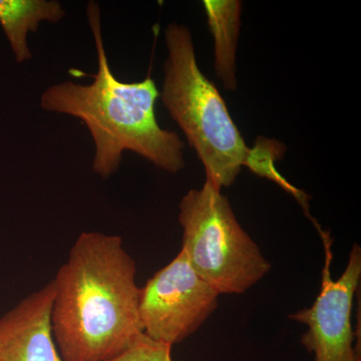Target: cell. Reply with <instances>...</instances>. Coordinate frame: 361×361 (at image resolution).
<instances>
[{
    "instance_id": "6da1fadb",
    "label": "cell",
    "mask_w": 361,
    "mask_h": 361,
    "mask_svg": "<svg viewBox=\"0 0 361 361\" xmlns=\"http://www.w3.org/2000/svg\"><path fill=\"white\" fill-rule=\"evenodd\" d=\"M135 273L120 236H78L52 280V334L63 360H110L144 334Z\"/></svg>"
},
{
    "instance_id": "7a4b0ae2",
    "label": "cell",
    "mask_w": 361,
    "mask_h": 361,
    "mask_svg": "<svg viewBox=\"0 0 361 361\" xmlns=\"http://www.w3.org/2000/svg\"><path fill=\"white\" fill-rule=\"evenodd\" d=\"M87 18L97 56L94 82L80 85L66 80L51 85L40 97L44 111L80 118L94 140L92 169L108 179L122 163L123 152L130 151L168 173L185 166L184 142L175 132L161 129L156 116L160 92L153 78L123 82L116 78L109 63L102 32L101 7L87 6Z\"/></svg>"
},
{
    "instance_id": "3957f363",
    "label": "cell",
    "mask_w": 361,
    "mask_h": 361,
    "mask_svg": "<svg viewBox=\"0 0 361 361\" xmlns=\"http://www.w3.org/2000/svg\"><path fill=\"white\" fill-rule=\"evenodd\" d=\"M165 39L164 106L200 158L206 180L221 190L231 186L242 167L253 165L255 148L247 146L217 87L199 68L189 28L170 23Z\"/></svg>"
},
{
    "instance_id": "277c9868",
    "label": "cell",
    "mask_w": 361,
    "mask_h": 361,
    "mask_svg": "<svg viewBox=\"0 0 361 361\" xmlns=\"http://www.w3.org/2000/svg\"><path fill=\"white\" fill-rule=\"evenodd\" d=\"M182 250L219 294H242L269 273V261L235 217L220 188L205 180L180 202Z\"/></svg>"
},
{
    "instance_id": "5b68a950",
    "label": "cell",
    "mask_w": 361,
    "mask_h": 361,
    "mask_svg": "<svg viewBox=\"0 0 361 361\" xmlns=\"http://www.w3.org/2000/svg\"><path fill=\"white\" fill-rule=\"evenodd\" d=\"M219 295L180 250L140 290L142 331L153 341L172 346L180 343L210 317Z\"/></svg>"
},
{
    "instance_id": "8992f818",
    "label": "cell",
    "mask_w": 361,
    "mask_h": 361,
    "mask_svg": "<svg viewBox=\"0 0 361 361\" xmlns=\"http://www.w3.org/2000/svg\"><path fill=\"white\" fill-rule=\"evenodd\" d=\"M319 233L326 249L322 289L311 307L296 311L290 319L307 326L301 344L314 355V361H355L361 353L353 345L351 312L361 278V248L353 245L345 269L334 280L330 274L331 241L326 233Z\"/></svg>"
},
{
    "instance_id": "52a82bcc",
    "label": "cell",
    "mask_w": 361,
    "mask_h": 361,
    "mask_svg": "<svg viewBox=\"0 0 361 361\" xmlns=\"http://www.w3.org/2000/svg\"><path fill=\"white\" fill-rule=\"evenodd\" d=\"M54 295L51 281L0 318V361H65L52 334Z\"/></svg>"
},
{
    "instance_id": "ba28073f",
    "label": "cell",
    "mask_w": 361,
    "mask_h": 361,
    "mask_svg": "<svg viewBox=\"0 0 361 361\" xmlns=\"http://www.w3.org/2000/svg\"><path fill=\"white\" fill-rule=\"evenodd\" d=\"M66 11L56 0H0V25L18 63L32 59L28 35L44 21L58 23Z\"/></svg>"
},
{
    "instance_id": "9c48e42d",
    "label": "cell",
    "mask_w": 361,
    "mask_h": 361,
    "mask_svg": "<svg viewBox=\"0 0 361 361\" xmlns=\"http://www.w3.org/2000/svg\"><path fill=\"white\" fill-rule=\"evenodd\" d=\"M214 39V58L218 78L225 89H237L236 54L241 26L242 2L205 0L203 2Z\"/></svg>"
},
{
    "instance_id": "30bf717a",
    "label": "cell",
    "mask_w": 361,
    "mask_h": 361,
    "mask_svg": "<svg viewBox=\"0 0 361 361\" xmlns=\"http://www.w3.org/2000/svg\"><path fill=\"white\" fill-rule=\"evenodd\" d=\"M106 361L174 360L172 357V345L153 341L146 334H142L122 353Z\"/></svg>"
},
{
    "instance_id": "8fae6325",
    "label": "cell",
    "mask_w": 361,
    "mask_h": 361,
    "mask_svg": "<svg viewBox=\"0 0 361 361\" xmlns=\"http://www.w3.org/2000/svg\"><path fill=\"white\" fill-rule=\"evenodd\" d=\"M355 361H361V356H358Z\"/></svg>"
}]
</instances>
